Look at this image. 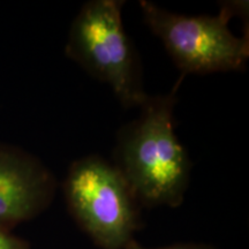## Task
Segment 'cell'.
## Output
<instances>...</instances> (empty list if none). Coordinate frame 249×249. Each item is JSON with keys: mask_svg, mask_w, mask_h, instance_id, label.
<instances>
[{"mask_svg": "<svg viewBox=\"0 0 249 249\" xmlns=\"http://www.w3.org/2000/svg\"><path fill=\"white\" fill-rule=\"evenodd\" d=\"M124 249H217V248H214L210 245H204V244H176V245L166 246V247H160V248H145L140 245L139 242L134 239V240L130 241Z\"/></svg>", "mask_w": 249, "mask_h": 249, "instance_id": "7", "label": "cell"}, {"mask_svg": "<svg viewBox=\"0 0 249 249\" xmlns=\"http://www.w3.org/2000/svg\"><path fill=\"white\" fill-rule=\"evenodd\" d=\"M0 249H31V245L13 232L0 230Z\"/></svg>", "mask_w": 249, "mask_h": 249, "instance_id": "6", "label": "cell"}, {"mask_svg": "<svg viewBox=\"0 0 249 249\" xmlns=\"http://www.w3.org/2000/svg\"><path fill=\"white\" fill-rule=\"evenodd\" d=\"M183 75L164 95L148 96L135 120L121 127L112 161L141 207L182 204L192 161L174 132V107Z\"/></svg>", "mask_w": 249, "mask_h": 249, "instance_id": "1", "label": "cell"}, {"mask_svg": "<svg viewBox=\"0 0 249 249\" xmlns=\"http://www.w3.org/2000/svg\"><path fill=\"white\" fill-rule=\"evenodd\" d=\"M58 181L37 156L0 142V230L13 232L44 213L54 200Z\"/></svg>", "mask_w": 249, "mask_h": 249, "instance_id": "5", "label": "cell"}, {"mask_svg": "<svg viewBox=\"0 0 249 249\" xmlns=\"http://www.w3.org/2000/svg\"><path fill=\"white\" fill-rule=\"evenodd\" d=\"M68 211L101 249H124L141 226V205L116 165L89 155L71 165L62 182Z\"/></svg>", "mask_w": 249, "mask_h": 249, "instance_id": "3", "label": "cell"}, {"mask_svg": "<svg viewBox=\"0 0 249 249\" xmlns=\"http://www.w3.org/2000/svg\"><path fill=\"white\" fill-rule=\"evenodd\" d=\"M244 4V2H242ZM238 2L224 5L217 15H183L141 0L144 23L163 43L176 66L186 74H211L245 68L248 35L238 37L230 21L240 11Z\"/></svg>", "mask_w": 249, "mask_h": 249, "instance_id": "4", "label": "cell"}, {"mask_svg": "<svg viewBox=\"0 0 249 249\" xmlns=\"http://www.w3.org/2000/svg\"><path fill=\"white\" fill-rule=\"evenodd\" d=\"M124 0H90L71 21L65 54L96 80L107 83L124 108L140 107L148 93L140 61L126 34Z\"/></svg>", "mask_w": 249, "mask_h": 249, "instance_id": "2", "label": "cell"}]
</instances>
